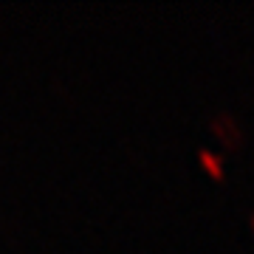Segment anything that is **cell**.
<instances>
[{"label":"cell","mask_w":254,"mask_h":254,"mask_svg":"<svg viewBox=\"0 0 254 254\" xmlns=\"http://www.w3.org/2000/svg\"><path fill=\"white\" fill-rule=\"evenodd\" d=\"M198 161L206 167L209 175H215V178H223V158H220L215 150H209V147H200L198 150Z\"/></svg>","instance_id":"2"},{"label":"cell","mask_w":254,"mask_h":254,"mask_svg":"<svg viewBox=\"0 0 254 254\" xmlns=\"http://www.w3.org/2000/svg\"><path fill=\"white\" fill-rule=\"evenodd\" d=\"M249 226H252V232H254V215H252V218H249Z\"/></svg>","instance_id":"3"},{"label":"cell","mask_w":254,"mask_h":254,"mask_svg":"<svg viewBox=\"0 0 254 254\" xmlns=\"http://www.w3.org/2000/svg\"><path fill=\"white\" fill-rule=\"evenodd\" d=\"M209 127H212V133H215V136L223 138V141L232 144V147L243 141V130H240V125L232 119V113H212Z\"/></svg>","instance_id":"1"}]
</instances>
